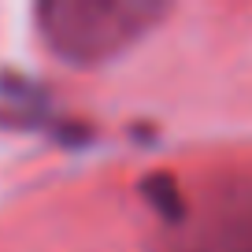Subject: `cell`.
Masks as SVG:
<instances>
[{
    "instance_id": "1",
    "label": "cell",
    "mask_w": 252,
    "mask_h": 252,
    "mask_svg": "<svg viewBox=\"0 0 252 252\" xmlns=\"http://www.w3.org/2000/svg\"><path fill=\"white\" fill-rule=\"evenodd\" d=\"M163 19L167 4L156 0H41L33 8L41 45L71 67L119 60Z\"/></svg>"
},
{
    "instance_id": "2",
    "label": "cell",
    "mask_w": 252,
    "mask_h": 252,
    "mask_svg": "<svg viewBox=\"0 0 252 252\" xmlns=\"http://www.w3.org/2000/svg\"><path fill=\"white\" fill-rule=\"evenodd\" d=\"M152 252H252V182L222 178L186 197Z\"/></svg>"
}]
</instances>
